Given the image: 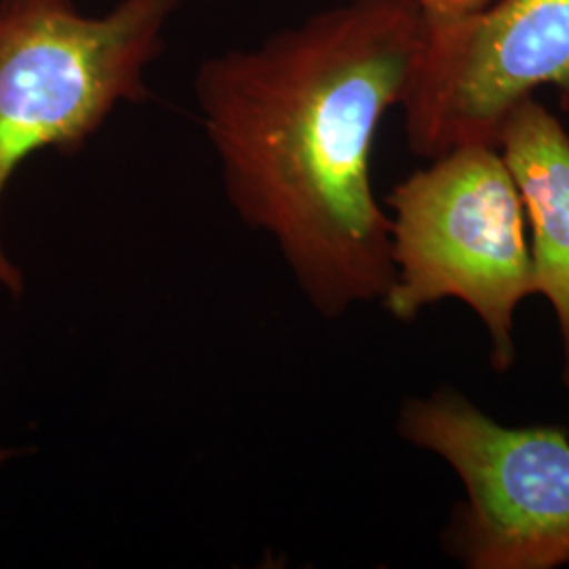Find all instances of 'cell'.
<instances>
[{
	"mask_svg": "<svg viewBox=\"0 0 569 569\" xmlns=\"http://www.w3.org/2000/svg\"><path fill=\"white\" fill-rule=\"evenodd\" d=\"M428 18H460L483 11L493 0H409Z\"/></svg>",
	"mask_w": 569,
	"mask_h": 569,
	"instance_id": "obj_7",
	"label": "cell"
},
{
	"mask_svg": "<svg viewBox=\"0 0 569 569\" xmlns=\"http://www.w3.org/2000/svg\"><path fill=\"white\" fill-rule=\"evenodd\" d=\"M26 453L21 448H7V446H0V468L4 465H9L11 460H16L18 456Z\"/></svg>",
	"mask_w": 569,
	"mask_h": 569,
	"instance_id": "obj_8",
	"label": "cell"
},
{
	"mask_svg": "<svg viewBox=\"0 0 569 569\" xmlns=\"http://www.w3.org/2000/svg\"><path fill=\"white\" fill-rule=\"evenodd\" d=\"M182 4L119 0L89 16L77 0H0V201L30 157L74 154L121 106L148 98V70ZM0 287L26 291L2 241Z\"/></svg>",
	"mask_w": 569,
	"mask_h": 569,
	"instance_id": "obj_2",
	"label": "cell"
},
{
	"mask_svg": "<svg viewBox=\"0 0 569 569\" xmlns=\"http://www.w3.org/2000/svg\"><path fill=\"white\" fill-rule=\"evenodd\" d=\"M552 87L569 119V0H493L460 18H428L399 108L422 159L496 146L515 103Z\"/></svg>",
	"mask_w": 569,
	"mask_h": 569,
	"instance_id": "obj_5",
	"label": "cell"
},
{
	"mask_svg": "<svg viewBox=\"0 0 569 569\" xmlns=\"http://www.w3.org/2000/svg\"><path fill=\"white\" fill-rule=\"evenodd\" d=\"M392 284L382 305L397 321L460 300L488 329L491 363L515 361V312L536 296L528 222L496 146L470 143L430 159L387 197Z\"/></svg>",
	"mask_w": 569,
	"mask_h": 569,
	"instance_id": "obj_3",
	"label": "cell"
},
{
	"mask_svg": "<svg viewBox=\"0 0 569 569\" xmlns=\"http://www.w3.org/2000/svg\"><path fill=\"white\" fill-rule=\"evenodd\" d=\"M425 32L409 0H346L201 63L194 98L226 197L326 319L382 302L390 220L371 154Z\"/></svg>",
	"mask_w": 569,
	"mask_h": 569,
	"instance_id": "obj_1",
	"label": "cell"
},
{
	"mask_svg": "<svg viewBox=\"0 0 569 569\" xmlns=\"http://www.w3.org/2000/svg\"><path fill=\"white\" fill-rule=\"evenodd\" d=\"M531 230L536 293L555 310L569 385V133L536 96L515 103L496 136Z\"/></svg>",
	"mask_w": 569,
	"mask_h": 569,
	"instance_id": "obj_6",
	"label": "cell"
},
{
	"mask_svg": "<svg viewBox=\"0 0 569 569\" xmlns=\"http://www.w3.org/2000/svg\"><path fill=\"white\" fill-rule=\"evenodd\" d=\"M399 435L446 460L462 481L446 547L470 569H555L569 563V435L505 427L465 395L407 399Z\"/></svg>",
	"mask_w": 569,
	"mask_h": 569,
	"instance_id": "obj_4",
	"label": "cell"
}]
</instances>
